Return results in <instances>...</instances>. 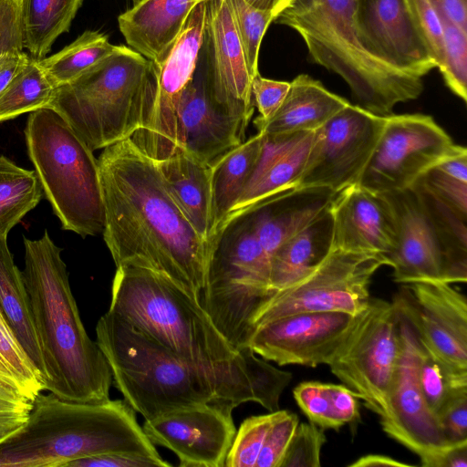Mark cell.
I'll use <instances>...</instances> for the list:
<instances>
[{
	"mask_svg": "<svg viewBox=\"0 0 467 467\" xmlns=\"http://www.w3.org/2000/svg\"><path fill=\"white\" fill-rule=\"evenodd\" d=\"M104 241L116 267L157 273L200 301L208 242L184 216L157 164L130 139L103 149L98 159Z\"/></svg>",
	"mask_w": 467,
	"mask_h": 467,
	"instance_id": "obj_1",
	"label": "cell"
},
{
	"mask_svg": "<svg viewBox=\"0 0 467 467\" xmlns=\"http://www.w3.org/2000/svg\"><path fill=\"white\" fill-rule=\"evenodd\" d=\"M96 342L110 367L112 383L145 420L201 404L236 408L254 401L269 412L292 380L285 370L248 376L209 370L170 349L108 310L96 326Z\"/></svg>",
	"mask_w": 467,
	"mask_h": 467,
	"instance_id": "obj_2",
	"label": "cell"
},
{
	"mask_svg": "<svg viewBox=\"0 0 467 467\" xmlns=\"http://www.w3.org/2000/svg\"><path fill=\"white\" fill-rule=\"evenodd\" d=\"M24 245L22 275L43 359L44 390L73 402L109 400L111 369L83 326L62 249L47 231L37 240L24 237Z\"/></svg>",
	"mask_w": 467,
	"mask_h": 467,
	"instance_id": "obj_3",
	"label": "cell"
},
{
	"mask_svg": "<svg viewBox=\"0 0 467 467\" xmlns=\"http://www.w3.org/2000/svg\"><path fill=\"white\" fill-rule=\"evenodd\" d=\"M109 311L198 367L248 376L278 369L248 347L237 349L199 300L152 271L117 267Z\"/></svg>",
	"mask_w": 467,
	"mask_h": 467,
	"instance_id": "obj_4",
	"label": "cell"
},
{
	"mask_svg": "<svg viewBox=\"0 0 467 467\" xmlns=\"http://www.w3.org/2000/svg\"><path fill=\"white\" fill-rule=\"evenodd\" d=\"M109 452L165 462L125 400L81 403L40 393L27 421L0 443V467H64Z\"/></svg>",
	"mask_w": 467,
	"mask_h": 467,
	"instance_id": "obj_5",
	"label": "cell"
},
{
	"mask_svg": "<svg viewBox=\"0 0 467 467\" xmlns=\"http://www.w3.org/2000/svg\"><path fill=\"white\" fill-rule=\"evenodd\" d=\"M295 30L311 60L338 75L361 108L379 116L419 98L423 77L396 67L363 45L355 18V0H294L275 20Z\"/></svg>",
	"mask_w": 467,
	"mask_h": 467,
	"instance_id": "obj_6",
	"label": "cell"
},
{
	"mask_svg": "<svg viewBox=\"0 0 467 467\" xmlns=\"http://www.w3.org/2000/svg\"><path fill=\"white\" fill-rule=\"evenodd\" d=\"M154 90L151 61L126 46L55 88L47 108L64 118L91 150L130 139Z\"/></svg>",
	"mask_w": 467,
	"mask_h": 467,
	"instance_id": "obj_7",
	"label": "cell"
},
{
	"mask_svg": "<svg viewBox=\"0 0 467 467\" xmlns=\"http://www.w3.org/2000/svg\"><path fill=\"white\" fill-rule=\"evenodd\" d=\"M28 157L43 193L64 230L82 237L104 229L98 160L57 112H30L25 129Z\"/></svg>",
	"mask_w": 467,
	"mask_h": 467,
	"instance_id": "obj_8",
	"label": "cell"
},
{
	"mask_svg": "<svg viewBox=\"0 0 467 467\" xmlns=\"http://www.w3.org/2000/svg\"><path fill=\"white\" fill-rule=\"evenodd\" d=\"M269 275L270 255L257 238L250 208L229 214L208 239L200 302L239 350L247 348L250 321L266 296Z\"/></svg>",
	"mask_w": 467,
	"mask_h": 467,
	"instance_id": "obj_9",
	"label": "cell"
},
{
	"mask_svg": "<svg viewBox=\"0 0 467 467\" xmlns=\"http://www.w3.org/2000/svg\"><path fill=\"white\" fill-rule=\"evenodd\" d=\"M400 352L399 318L392 304L370 297L348 335L327 364L385 423Z\"/></svg>",
	"mask_w": 467,
	"mask_h": 467,
	"instance_id": "obj_10",
	"label": "cell"
},
{
	"mask_svg": "<svg viewBox=\"0 0 467 467\" xmlns=\"http://www.w3.org/2000/svg\"><path fill=\"white\" fill-rule=\"evenodd\" d=\"M382 265L388 263L381 255L331 249L310 275L275 293L258 307L250 321L247 341L260 327L294 314L361 313L370 299L372 277Z\"/></svg>",
	"mask_w": 467,
	"mask_h": 467,
	"instance_id": "obj_11",
	"label": "cell"
},
{
	"mask_svg": "<svg viewBox=\"0 0 467 467\" xmlns=\"http://www.w3.org/2000/svg\"><path fill=\"white\" fill-rule=\"evenodd\" d=\"M461 147L431 116L390 114L357 183L379 193L405 190Z\"/></svg>",
	"mask_w": 467,
	"mask_h": 467,
	"instance_id": "obj_12",
	"label": "cell"
},
{
	"mask_svg": "<svg viewBox=\"0 0 467 467\" xmlns=\"http://www.w3.org/2000/svg\"><path fill=\"white\" fill-rule=\"evenodd\" d=\"M206 1L190 13L177 40L164 60L154 65L153 96L142 125L130 138L154 162L179 150L177 110L182 95L195 73L203 44Z\"/></svg>",
	"mask_w": 467,
	"mask_h": 467,
	"instance_id": "obj_13",
	"label": "cell"
},
{
	"mask_svg": "<svg viewBox=\"0 0 467 467\" xmlns=\"http://www.w3.org/2000/svg\"><path fill=\"white\" fill-rule=\"evenodd\" d=\"M385 118L348 103L314 131L295 189L334 192L357 183L377 145Z\"/></svg>",
	"mask_w": 467,
	"mask_h": 467,
	"instance_id": "obj_14",
	"label": "cell"
},
{
	"mask_svg": "<svg viewBox=\"0 0 467 467\" xmlns=\"http://www.w3.org/2000/svg\"><path fill=\"white\" fill-rule=\"evenodd\" d=\"M385 194L397 218V244L387 256L394 281L401 285L417 281L466 283L467 271L453 260L416 190L410 186Z\"/></svg>",
	"mask_w": 467,
	"mask_h": 467,
	"instance_id": "obj_15",
	"label": "cell"
},
{
	"mask_svg": "<svg viewBox=\"0 0 467 467\" xmlns=\"http://www.w3.org/2000/svg\"><path fill=\"white\" fill-rule=\"evenodd\" d=\"M397 314L400 352L389 391L390 414L381 427L389 437L418 455L421 466L430 467L432 460L451 443L446 440L420 389L417 334L409 321L398 311Z\"/></svg>",
	"mask_w": 467,
	"mask_h": 467,
	"instance_id": "obj_16",
	"label": "cell"
},
{
	"mask_svg": "<svg viewBox=\"0 0 467 467\" xmlns=\"http://www.w3.org/2000/svg\"><path fill=\"white\" fill-rule=\"evenodd\" d=\"M392 304L420 340L453 370L467 373V300L449 283L403 285Z\"/></svg>",
	"mask_w": 467,
	"mask_h": 467,
	"instance_id": "obj_17",
	"label": "cell"
},
{
	"mask_svg": "<svg viewBox=\"0 0 467 467\" xmlns=\"http://www.w3.org/2000/svg\"><path fill=\"white\" fill-rule=\"evenodd\" d=\"M234 409L213 403L185 407L145 420L142 429L154 445L173 451L181 467H223L236 433Z\"/></svg>",
	"mask_w": 467,
	"mask_h": 467,
	"instance_id": "obj_18",
	"label": "cell"
},
{
	"mask_svg": "<svg viewBox=\"0 0 467 467\" xmlns=\"http://www.w3.org/2000/svg\"><path fill=\"white\" fill-rule=\"evenodd\" d=\"M358 315L307 312L271 321L255 329L247 347L280 366L327 364L353 327Z\"/></svg>",
	"mask_w": 467,
	"mask_h": 467,
	"instance_id": "obj_19",
	"label": "cell"
},
{
	"mask_svg": "<svg viewBox=\"0 0 467 467\" xmlns=\"http://www.w3.org/2000/svg\"><path fill=\"white\" fill-rule=\"evenodd\" d=\"M202 50L213 99L232 115L252 119L254 102L249 72L229 0H207Z\"/></svg>",
	"mask_w": 467,
	"mask_h": 467,
	"instance_id": "obj_20",
	"label": "cell"
},
{
	"mask_svg": "<svg viewBox=\"0 0 467 467\" xmlns=\"http://www.w3.org/2000/svg\"><path fill=\"white\" fill-rule=\"evenodd\" d=\"M250 121L226 111L213 98L198 62L177 110V140L182 150L213 166L223 155L245 140Z\"/></svg>",
	"mask_w": 467,
	"mask_h": 467,
	"instance_id": "obj_21",
	"label": "cell"
},
{
	"mask_svg": "<svg viewBox=\"0 0 467 467\" xmlns=\"http://www.w3.org/2000/svg\"><path fill=\"white\" fill-rule=\"evenodd\" d=\"M329 211L332 249L378 254L387 260L396 247V213L385 193L354 183L336 192Z\"/></svg>",
	"mask_w": 467,
	"mask_h": 467,
	"instance_id": "obj_22",
	"label": "cell"
},
{
	"mask_svg": "<svg viewBox=\"0 0 467 467\" xmlns=\"http://www.w3.org/2000/svg\"><path fill=\"white\" fill-rule=\"evenodd\" d=\"M355 18L370 53L422 77L436 67L404 0H355Z\"/></svg>",
	"mask_w": 467,
	"mask_h": 467,
	"instance_id": "obj_23",
	"label": "cell"
},
{
	"mask_svg": "<svg viewBox=\"0 0 467 467\" xmlns=\"http://www.w3.org/2000/svg\"><path fill=\"white\" fill-rule=\"evenodd\" d=\"M200 0H134L118 17L128 46L154 65L161 64Z\"/></svg>",
	"mask_w": 467,
	"mask_h": 467,
	"instance_id": "obj_24",
	"label": "cell"
},
{
	"mask_svg": "<svg viewBox=\"0 0 467 467\" xmlns=\"http://www.w3.org/2000/svg\"><path fill=\"white\" fill-rule=\"evenodd\" d=\"M335 194L327 188L291 189L249 206L257 238L270 258L285 241L324 212Z\"/></svg>",
	"mask_w": 467,
	"mask_h": 467,
	"instance_id": "obj_25",
	"label": "cell"
},
{
	"mask_svg": "<svg viewBox=\"0 0 467 467\" xmlns=\"http://www.w3.org/2000/svg\"><path fill=\"white\" fill-rule=\"evenodd\" d=\"M314 131L285 135L264 134L263 150L255 170L229 214L240 212L271 195L295 189L306 163Z\"/></svg>",
	"mask_w": 467,
	"mask_h": 467,
	"instance_id": "obj_26",
	"label": "cell"
},
{
	"mask_svg": "<svg viewBox=\"0 0 467 467\" xmlns=\"http://www.w3.org/2000/svg\"><path fill=\"white\" fill-rule=\"evenodd\" d=\"M349 102L329 91L307 74H299L275 115L267 121L254 119L258 132L265 135H285L314 131L346 107Z\"/></svg>",
	"mask_w": 467,
	"mask_h": 467,
	"instance_id": "obj_27",
	"label": "cell"
},
{
	"mask_svg": "<svg viewBox=\"0 0 467 467\" xmlns=\"http://www.w3.org/2000/svg\"><path fill=\"white\" fill-rule=\"evenodd\" d=\"M332 242L333 219L328 206L273 253L267 293L262 304L310 275L330 253Z\"/></svg>",
	"mask_w": 467,
	"mask_h": 467,
	"instance_id": "obj_28",
	"label": "cell"
},
{
	"mask_svg": "<svg viewBox=\"0 0 467 467\" xmlns=\"http://www.w3.org/2000/svg\"><path fill=\"white\" fill-rule=\"evenodd\" d=\"M155 163L184 216L208 242L212 229V167L182 150Z\"/></svg>",
	"mask_w": 467,
	"mask_h": 467,
	"instance_id": "obj_29",
	"label": "cell"
},
{
	"mask_svg": "<svg viewBox=\"0 0 467 467\" xmlns=\"http://www.w3.org/2000/svg\"><path fill=\"white\" fill-rule=\"evenodd\" d=\"M265 135L249 138L223 155L212 166V229L217 230L235 206L262 153Z\"/></svg>",
	"mask_w": 467,
	"mask_h": 467,
	"instance_id": "obj_30",
	"label": "cell"
},
{
	"mask_svg": "<svg viewBox=\"0 0 467 467\" xmlns=\"http://www.w3.org/2000/svg\"><path fill=\"white\" fill-rule=\"evenodd\" d=\"M0 310L43 379V359L28 294L22 272L9 251L7 236L4 235H0Z\"/></svg>",
	"mask_w": 467,
	"mask_h": 467,
	"instance_id": "obj_31",
	"label": "cell"
},
{
	"mask_svg": "<svg viewBox=\"0 0 467 467\" xmlns=\"http://www.w3.org/2000/svg\"><path fill=\"white\" fill-rule=\"evenodd\" d=\"M84 0H22L24 47L40 60L50 51L56 39L68 32Z\"/></svg>",
	"mask_w": 467,
	"mask_h": 467,
	"instance_id": "obj_32",
	"label": "cell"
},
{
	"mask_svg": "<svg viewBox=\"0 0 467 467\" xmlns=\"http://www.w3.org/2000/svg\"><path fill=\"white\" fill-rule=\"evenodd\" d=\"M42 188L35 171L0 156V235L10 230L41 200Z\"/></svg>",
	"mask_w": 467,
	"mask_h": 467,
	"instance_id": "obj_33",
	"label": "cell"
},
{
	"mask_svg": "<svg viewBox=\"0 0 467 467\" xmlns=\"http://www.w3.org/2000/svg\"><path fill=\"white\" fill-rule=\"evenodd\" d=\"M115 48L107 35L86 30L72 43L56 54L38 61L39 66L57 88L94 66Z\"/></svg>",
	"mask_w": 467,
	"mask_h": 467,
	"instance_id": "obj_34",
	"label": "cell"
},
{
	"mask_svg": "<svg viewBox=\"0 0 467 467\" xmlns=\"http://www.w3.org/2000/svg\"><path fill=\"white\" fill-rule=\"evenodd\" d=\"M56 87L31 57L0 93V122L47 108Z\"/></svg>",
	"mask_w": 467,
	"mask_h": 467,
	"instance_id": "obj_35",
	"label": "cell"
},
{
	"mask_svg": "<svg viewBox=\"0 0 467 467\" xmlns=\"http://www.w3.org/2000/svg\"><path fill=\"white\" fill-rule=\"evenodd\" d=\"M419 341V382L428 408L438 419L452 399L467 392V373L453 370Z\"/></svg>",
	"mask_w": 467,
	"mask_h": 467,
	"instance_id": "obj_36",
	"label": "cell"
},
{
	"mask_svg": "<svg viewBox=\"0 0 467 467\" xmlns=\"http://www.w3.org/2000/svg\"><path fill=\"white\" fill-rule=\"evenodd\" d=\"M0 365L9 376L14 389L33 402L44 390L39 370L16 339L1 310Z\"/></svg>",
	"mask_w": 467,
	"mask_h": 467,
	"instance_id": "obj_37",
	"label": "cell"
},
{
	"mask_svg": "<svg viewBox=\"0 0 467 467\" xmlns=\"http://www.w3.org/2000/svg\"><path fill=\"white\" fill-rule=\"evenodd\" d=\"M442 40L437 67L449 89L467 100V30L441 17Z\"/></svg>",
	"mask_w": 467,
	"mask_h": 467,
	"instance_id": "obj_38",
	"label": "cell"
},
{
	"mask_svg": "<svg viewBox=\"0 0 467 467\" xmlns=\"http://www.w3.org/2000/svg\"><path fill=\"white\" fill-rule=\"evenodd\" d=\"M234 24L242 44L249 72L254 78L258 73V56L262 39L275 16L257 9L244 0H229Z\"/></svg>",
	"mask_w": 467,
	"mask_h": 467,
	"instance_id": "obj_39",
	"label": "cell"
},
{
	"mask_svg": "<svg viewBox=\"0 0 467 467\" xmlns=\"http://www.w3.org/2000/svg\"><path fill=\"white\" fill-rule=\"evenodd\" d=\"M279 410L245 419L236 431L227 452V467H255L265 437Z\"/></svg>",
	"mask_w": 467,
	"mask_h": 467,
	"instance_id": "obj_40",
	"label": "cell"
},
{
	"mask_svg": "<svg viewBox=\"0 0 467 467\" xmlns=\"http://www.w3.org/2000/svg\"><path fill=\"white\" fill-rule=\"evenodd\" d=\"M326 441L324 429L310 421L298 423L280 467H320Z\"/></svg>",
	"mask_w": 467,
	"mask_h": 467,
	"instance_id": "obj_41",
	"label": "cell"
},
{
	"mask_svg": "<svg viewBox=\"0 0 467 467\" xmlns=\"http://www.w3.org/2000/svg\"><path fill=\"white\" fill-rule=\"evenodd\" d=\"M299 423L298 416L285 410L278 415L269 429L255 467H280V463Z\"/></svg>",
	"mask_w": 467,
	"mask_h": 467,
	"instance_id": "obj_42",
	"label": "cell"
},
{
	"mask_svg": "<svg viewBox=\"0 0 467 467\" xmlns=\"http://www.w3.org/2000/svg\"><path fill=\"white\" fill-rule=\"evenodd\" d=\"M404 1L437 67L441 50L443 14L436 0Z\"/></svg>",
	"mask_w": 467,
	"mask_h": 467,
	"instance_id": "obj_43",
	"label": "cell"
},
{
	"mask_svg": "<svg viewBox=\"0 0 467 467\" xmlns=\"http://www.w3.org/2000/svg\"><path fill=\"white\" fill-rule=\"evenodd\" d=\"M294 398L310 422L322 429L337 430L331 413L326 383L305 381L293 389Z\"/></svg>",
	"mask_w": 467,
	"mask_h": 467,
	"instance_id": "obj_44",
	"label": "cell"
},
{
	"mask_svg": "<svg viewBox=\"0 0 467 467\" xmlns=\"http://www.w3.org/2000/svg\"><path fill=\"white\" fill-rule=\"evenodd\" d=\"M417 181L456 212L467 216V182L447 175L435 166Z\"/></svg>",
	"mask_w": 467,
	"mask_h": 467,
	"instance_id": "obj_45",
	"label": "cell"
},
{
	"mask_svg": "<svg viewBox=\"0 0 467 467\" xmlns=\"http://www.w3.org/2000/svg\"><path fill=\"white\" fill-rule=\"evenodd\" d=\"M33 403L14 389L0 384V443L27 421Z\"/></svg>",
	"mask_w": 467,
	"mask_h": 467,
	"instance_id": "obj_46",
	"label": "cell"
},
{
	"mask_svg": "<svg viewBox=\"0 0 467 467\" xmlns=\"http://www.w3.org/2000/svg\"><path fill=\"white\" fill-rule=\"evenodd\" d=\"M290 88V82L274 80L259 73L252 80V95L260 115L255 119L267 121L278 110Z\"/></svg>",
	"mask_w": 467,
	"mask_h": 467,
	"instance_id": "obj_47",
	"label": "cell"
},
{
	"mask_svg": "<svg viewBox=\"0 0 467 467\" xmlns=\"http://www.w3.org/2000/svg\"><path fill=\"white\" fill-rule=\"evenodd\" d=\"M22 0H0V56L24 51Z\"/></svg>",
	"mask_w": 467,
	"mask_h": 467,
	"instance_id": "obj_48",
	"label": "cell"
},
{
	"mask_svg": "<svg viewBox=\"0 0 467 467\" xmlns=\"http://www.w3.org/2000/svg\"><path fill=\"white\" fill-rule=\"evenodd\" d=\"M438 420L450 443L467 441V392L452 399L441 411Z\"/></svg>",
	"mask_w": 467,
	"mask_h": 467,
	"instance_id": "obj_49",
	"label": "cell"
},
{
	"mask_svg": "<svg viewBox=\"0 0 467 467\" xmlns=\"http://www.w3.org/2000/svg\"><path fill=\"white\" fill-rule=\"evenodd\" d=\"M170 467L168 462H160L146 456L109 452L87 456L68 462L64 467Z\"/></svg>",
	"mask_w": 467,
	"mask_h": 467,
	"instance_id": "obj_50",
	"label": "cell"
},
{
	"mask_svg": "<svg viewBox=\"0 0 467 467\" xmlns=\"http://www.w3.org/2000/svg\"><path fill=\"white\" fill-rule=\"evenodd\" d=\"M331 413L337 430L359 419L358 396L345 385L326 383Z\"/></svg>",
	"mask_w": 467,
	"mask_h": 467,
	"instance_id": "obj_51",
	"label": "cell"
},
{
	"mask_svg": "<svg viewBox=\"0 0 467 467\" xmlns=\"http://www.w3.org/2000/svg\"><path fill=\"white\" fill-rule=\"evenodd\" d=\"M30 59L25 51L6 52L0 56V93Z\"/></svg>",
	"mask_w": 467,
	"mask_h": 467,
	"instance_id": "obj_52",
	"label": "cell"
},
{
	"mask_svg": "<svg viewBox=\"0 0 467 467\" xmlns=\"http://www.w3.org/2000/svg\"><path fill=\"white\" fill-rule=\"evenodd\" d=\"M430 467H467V441L450 444L432 460Z\"/></svg>",
	"mask_w": 467,
	"mask_h": 467,
	"instance_id": "obj_53",
	"label": "cell"
},
{
	"mask_svg": "<svg viewBox=\"0 0 467 467\" xmlns=\"http://www.w3.org/2000/svg\"><path fill=\"white\" fill-rule=\"evenodd\" d=\"M441 171L459 181L467 182V150L462 146L455 153L446 157L437 165Z\"/></svg>",
	"mask_w": 467,
	"mask_h": 467,
	"instance_id": "obj_54",
	"label": "cell"
},
{
	"mask_svg": "<svg viewBox=\"0 0 467 467\" xmlns=\"http://www.w3.org/2000/svg\"><path fill=\"white\" fill-rule=\"evenodd\" d=\"M436 2L443 16L467 30V0H436Z\"/></svg>",
	"mask_w": 467,
	"mask_h": 467,
	"instance_id": "obj_55",
	"label": "cell"
},
{
	"mask_svg": "<svg viewBox=\"0 0 467 467\" xmlns=\"http://www.w3.org/2000/svg\"><path fill=\"white\" fill-rule=\"evenodd\" d=\"M349 467H375V466H392V467H407L410 464L400 462L389 456L381 454L364 455L354 462L348 464Z\"/></svg>",
	"mask_w": 467,
	"mask_h": 467,
	"instance_id": "obj_56",
	"label": "cell"
},
{
	"mask_svg": "<svg viewBox=\"0 0 467 467\" xmlns=\"http://www.w3.org/2000/svg\"><path fill=\"white\" fill-rule=\"evenodd\" d=\"M207 1V0H200ZM248 5L261 10L269 11L274 14L275 19L280 13L285 9L294 0H244Z\"/></svg>",
	"mask_w": 467,
	"mask_h": 467,
	"instance_id": "obj_57",
	"label": "cell"
},
{
	"mask_svg": "<svg viewBox=\"0 0 467 467\" xmlns=\"http://www.w3.org/2000/svg\"><path fill=\"white\" fill-rule=\"evenodd\" d=\"M0 384H3L6 387L14 389L9 376L7 375V373L5 372V370L3 368V367L1 365H0Z\"/></svg>",
	"mask_w": 467,
	"mask_h": 467,
	"instance_id": "obj_58",
	"label": "cell"
}]
</instances>
